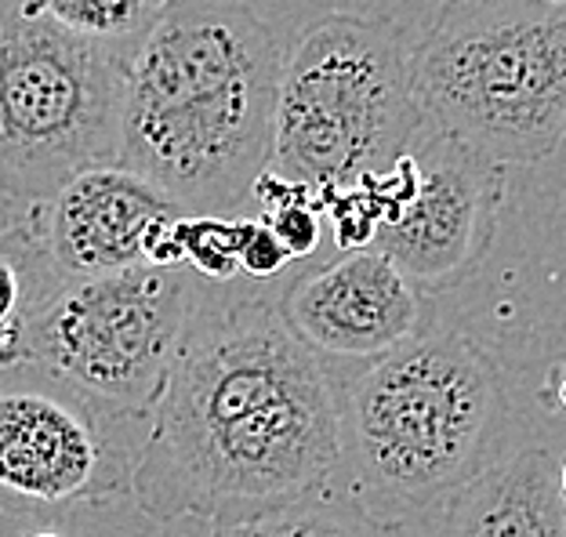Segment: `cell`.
<instances>
[{"instance_id": "1", "label": "cell", "mask_w": 566, "mask_h": 537, "mask_svg": "<svg viewBox=\"0 0 566 537\" xmlns=\"http://www.w3.org/2000/svg\"><path fill=\"white\" fill-rule=\"evenodd\" d=\"M342 381L276 298L208 305L149 414L132 497L153 523H240L334 491Z\"/></svg>"}, {"instance_id": "2", "label": "cell", "mask_w": 566, "mask_h": 537, "mask_svg": "<svg viewBox=\"0 0 566 537\" xmlns=\"http://www.w3.org/2000/svg\"><path fill=\"white\" fill-rule=\"evenodd\" d=\"M283 48L237 0H171L127 66L117 164L186 214L237 219L273 168Z\"/></svg>"}, {"instance_id": "3", "label": "cell", "mask_w": 566, "mask_h": 537, "mask_svg": "<svg viewBox=\"0 0 566 537\" xmlns=\"http://www.w3.org/2000/svg\"><path fill=\"white\" fill-rule=\"evenodd\" d=\"M338 381L342 494L392 534L443 513L505 457V370L465 330L436 324L392 356L338 370Z\"/></svg>"}, {"instance_id": "4", "label": "cell", "mask_w": 566, "mask_h": 537, "mask_svg": "<svg viewBox=\"0 0 566 537\" xmlns=\"http://www.w3.org/2000/svg\"><path fill=\"white\" fill-rule=\"evenodd\" d=\"M415 98L501 168L548 160L566 143V4L443 0L415 41Z\"/></svg>"}, {"instance_id": "5", "label": "cell", "mask_w": 566, "mask_h": 537, "mask_svg": "<svg viewBox=\"0 0 566 537\" xmlns=\"http://www.w3.org/2000/svg\"><path fill=\"white\" fill-rule=\"evenodd\" d=\"M429 124L415 98V41L389 15L331 11L283 55L273 171L324 203L389 171Z\"/></svg>"}, {"instance_id": "6", "label": "cell", "mask_w": 566, "mask_h": 537, "mask_svg": "<svg viewBox=\"0 0 566 537\" xmlns=\"http://www.w3.org/2000/svg\"><path fill=\"white\" fill-rule=\"evenodd\" d=\"M127 66L41 0H0V193L48 203L73 175L117 164Z\"/></svg>"}, {"instance_id": "7", "label": "cell", "mask_w": 566, "mask_h": 537, "mask_svg": "<svg viewBox=\"0 0 566 537\" xmlns=\"http://www.w3.org/2000/svg\"><path fill=\"white\" fill-rule=\"evenodd\" d=\"M200 302V276L186 265L62 280L33 319L19 364L55 370L109 411L149 421Z\"/></svg>"}, {"instance_id": "8", "label": "cell", "mask_w": 566, "mask_h": 537, "mask_svg": "<svg viewBox=\"0 0 566 537\" xmlns=\"http://www.w3.org/2000/svg\"><path fill=\"white\" fill-rule=\"evenodd\" d=\"M138 425L48 367H0V516L132 494Z\"/></svg>"}, {"instance_id": "9", "label": "cell", "mask_w": 566, "mask_h": 537, "mask_svg": "<svg viewBox=\"0 0 566 537\" xmlns=\"http://www.w3.org/2000/svg\"><path fill=\"white\" fill-rule=\"evenodd\" d=\"M418 193L389 225L378 229L375 244L403 268L424 294H447L486 262L494 248L505 168L465 149L432 124L415 138Z\"/></svg>"}, {"instance_id": "10", "label": "cell", "mask_w": 566, "mask_h": 537, "mask_svg": "<svg viewBox=\"0 0 566 537\" xmlns=\"http://www.w3.org/2000/svg\"><path fill=\"white\" fill-rule=\"evenodd\" d=\"M276 305L316 356L353 367L392 356L436 327L432 294L378 248L342 251L294 276Z\"/></svg>"}, {"instance_id": "11", "label": "cell", "mask_w": 566, "mask_h": 537, "mask_svg": "<svg viewBox=\"0 0 566 537\" xmlns=\"http://www.w3.org/2000/svg\"><path fill=\"white\" fill-rule=\"evenodd\" d=\"M41 219L51 259L66 280L109 276L135 265H182L178 225L186 211L120 164L73 175L41 203Z\"/></svg>"}, {"instance_id": "12", "label": "cell", "mask_w": 566, "mask_h": 537, "mask_svg": "<svg viewBox=\"0 0 566 537\" xmlns=\"http://www.w3.org/2000/svg\"><path fill=\"white\" fill-rule=\"evenodd\" d=\"M559 457L523 446L475 476L440 513L436 537H566Z\"/></svg>"}, {"instance_id": "13", "label": "cell", "mask_w": 566, "mask_h": 537, "mask_svg": "<svg viewBox=\"0 0 566 537\" xmlns=\"http://www.w3.org/2000/svg\"><path fill=\"white\" fill-rule=\"evenodd\" d=\"M62 280L44 236L41 203L0 219V367L22 360L25 335Z\"/></svg>"}, {"instance_id": "14", "label": "cell", "mask_w": 566, "mask_h": 537, "mask_svg": "<svg viewBox=\"0 0 566 537\" xmlns=\"http://www.w3.org/2000/svg\"><path fill=\"white\" fill-rule=\"evenodd\" d=\"M203 537H396L381 519H375L364 505L342 491H324L302 497L294 505L273 508V513L218 523Z\"/></svg>"}, {"instance_id": "15", "label": "cell", "mask_w": 566, "mask_h": 537, "mask_svg": "<svg viewBox=\"0 0 566 537\" xmlns=\"http://www.w3.org/2000/svg\"><path fill=\"white\" fill-rule=\"evenodd\" d=\"M171 0H41L62 30L135 55Z\"/></svg>"}, {"instance_id": "16", "label": "cell", "mask_w": 566, "mask_h": 537, "mask_svg": "<svg viewBox=\"0 0 566 537\" xmlns=\"http://www.w3.org/2000/svg\"><path fill=\"white\" fill-rule=\"evenodd\" d=\"M254 200L262 203V222L291 251V259H308L319 248V240H324V203L308 186L291 182V178L269 168L254 186Z\"/></svg>"}, {"instance_id": "17", "label": "cell", "mask_w": 566, "mask_h": 537, "mask_svg": "<svg viewBox=\"0 0 566 537\" xmlns=\"http://www.w3.org/2000/svg\"><path fill=\"white\" fill-rule=\"evenodd\" d=\"M254 219H222V214H186L178 225L182 265L200 280H233L240 273V254L248 244Z\"/></svg>"}, {"instance_id": "18", "label": "cell", "mask_w": 566, "mask_h": 537, "mask_svg": "<svg viewBox=\"0 0 566 537\" xmlns=\"http://www.w3.org/2000/svg\"><path fill=\"white\" fill-rule=\"evenodd\" d=\"M291 262H294L291 251L280 244L273 229H269L262 219H254L251 233H248V244H243V254H240V273L251 276V280H273Z\"/></svg>"}, {"instance_id": "19", "label": "cell", "mask_w": 566, "mask_h": 537, "mask_svg": "<svg viewBox=\"0 0 566 537\" xmlns=\"http://www.w3.org/2000/svg\"><path fill=\"white\" fill-rule=\"evenodd\" d=\"M552 392H556V403L566 411V375H563V370H559L556 378H552Z\"/></svg>"}, {"instance_id": "20", "label": "cell", "mask_w": 566, "mask_h": 537, "mask_svg": "<svg viewBox=\"0 0 566 537\" xmlns=\"http://www.w3.org/2000/svg\"><path fill=\"white\" fill-rule=\"evenodd\" d=\"M19 208H33V203H15L11 197H4L0 193V219H8V214H15Z\"/></svg>"}, {"instance_id": "21", "label": "cell", "mask_w": 566, "mask_h": 537, "mask_svg": "<svg viewBox=\"0 0 566 537\" xmlns=\"http://www.w3.org/2000/svg\"><path fill=\"white\" fill-rule=\"evenodd\" d=\"M25 537H66V534H59V530H33V534H25Z\"/></svg>"}, {"instance_id": "22", "label": "cell", "mask_w": 566, "mask_h": 537, "mask_svg": "<svg viewBox=\"0 0 566 537\" xmlns=\"http://www.w3.org/2000/svg\"><path fill=\"white\" fill-rule=\"evenodd\" d=\"M559 480H563V497H566V457H563V465H559Z\"/></svg>"}, {"instance_id": "23", "label": "cell", "mask_w": 566, "mask_h": 537, "mask_svg": "<svg viewBox=\"0 0 566 537\" xmlns=\"http://www.w3.org/2000/svg\"><path fill=\"white\" fill-rule=\"evenodd\" d=\"M537 4H566V0H537Z\"/></svg>"}]
</instances>
